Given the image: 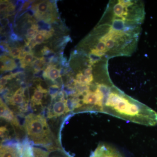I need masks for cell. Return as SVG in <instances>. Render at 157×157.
<instances>
[{
  "label": "cell",
  "mask_w": 157,
  "mask_h": 157,
  "mask_svg": "<svg viewBox=\"0 0 157 157\" xmlns=\"http://www.w3.org/2000/svg\"><path fill=\"white\" fill-rule=\"evenodd\" d=\"M92 71V67L90 65L88 68L84 70L83 72H84V74L85 76L89 77V78H90V77L94 76L93 75Z\"/></svg>",
  "instance_id": "ffe728a7"
},
{
  "label": "cell",
  "mask_w": 157,
  "mask_h": 157,
  "mask_svg": "<svg viewBox=\"0 0 157 157\" xmlns=\"http://www.w3.org/2000/svg\"><path fill=\"white\" fill-rule=\"evenodd\" d=\"M118 3L121 4L125 9H127L128 7H130L133 4L131 1H124V0L118 1Z\"/></svg>",
  "instance_id": "7402d4cb"
},
{
  "label": "cell",
  "mask_w": 157,
  "mask_h": 157,
  "mask_svg": "<svg viewBox=\"0 0 157 157\" xmlns=\"http://www.w3.org/2000/svg\"><path fill=\"white\" fill-rule=\"evenodd\" d=\"M10 3L11 2L8 1H1V4H0V9H1V12L7 11L10 6Z\"/></svg>",
  "instance_id": "ac0fdd59"
},
{
  "label": "cell",
  "mask_w": 157,
  "mask_h": 157,
  "mask_svg": "<svg viewBox=\"0 0 157 157\" xmlns=\"http://www.w3.org/2000/svg\"><path fill=\"white\" fill-rule=\"evenodd\" d=\"M103 113L147 126L157 124V113L113 87L104 104Z\"/></svg>",
  "instance_id": "6da1fadb"
},
{
  "label": "cell",
  "mask_w": 157,
  "mask_h": 157,
  "mask_svg": "<svg viewBox=\"0 0 157 157\" xmlns=\"http://www.w3.org/2000/svg\"><path fill=\"white\" fill-rule=\"evenodd\" d=\"M31 2L32 1H27V2H25L24 4L22 5V7L21 8V11L23 10V11L24 10L28 9L30 5V2Z\"/></svg>",
  "instance_id": "484cf974"
},
{
  "label": "cell",
  "mask_w": 157,
  "mask_h": 157,
  "mask_svg": "<svg viewBox=\"0 0 157 157\" xmlns=\"http://www.w3.org/2000/svg\"><path fill=\"white\" fill-rule=\"evenodd\" d=\"M48 92L47 90L42 87L41 84L37 85L36 88L34 90L33 94L31 98V106L34 107L42 105L43 98Z\"/></svg>",
  "instance_id": "8992f818"
},
{
  "label": "cell",
  "mask_w": 157,
  "mask_h": 157,
  "mask_svg": "<svg viewBox=\"0 0 157 157\" xmlns=\"http://www.w3.org/2000/svg\"><path fill=\"white\" fill-rule=\"evenodd\" d=\"M14 78V75L12 74L10 75H6L3 76L1 78V82H0V86H1V90H3L6 84L8 83V81L9 79H11V78Z\"/></svg>",
  "instance_id": "5bb4252c"
},
{
  "label": "cell",
  "mask_w": 157,
  "mask_h": 157,
  "mask_svg": "<svg viewBox=\"0 0 157 157\" xmlns=\"http://www.w3.org/2000/svg\"><path fill=\"white\" fill-rule=\"evenodd\" d=\"M52 99L54 100V101L48 109V118L59 117L70 111L68 101L65 99L63 92H60L59 94H58L57 95L52 98Z\"/></svg>",
  "instance_id": "3957f363"
},
{
  "label": "cell",
  "mask_w": 157,
  "mask_h": 157,
  "mask_svg": "<svg viewBox=\"0 0 157 157\" xmlns=\"http://www.w3.org/2000/svg\"><path fill=\"white\" fill-rule=\"evenodd\" d=\"M17 67L14 60L5 55L1 56V71L13 70L17 68Z\"/></svg>",
  "instance_id": "9c48e42d"
},
{
  "label": "cell",
  "mask_w": 157,
  "mask_h": 157,
  "mask_svg": "<svg viewBox=\"0 0 157 157\" xmlns=\"http://www.w3.org/2000/svg\"><path fill=\"white\" fill-rule=\"evenodd\" d=\"M42 75L44 78H47L52 82L55 81L57 78H60L61 76L60 70L57 69L55 66L51 64L47 66Z\"/></svg>",
  "instance_id": "ba28073f"
},
{
  "label": "cell",
  "mask_w": 157,
  "mask_h": 157,
  "mask_svg": "<svg viewBox=\"0 0 157 157\" xmlns=\"http://www.w3.org/2000/svg\"><path fill=\"white\" fill-rule=\"evenodd\" d=\"M24 128L35 144L48 145L52 143V135L46 119L41 114L30 113L26 117Z\"/></svg>",
  "instance_id": "7a4b0ae2"
},
{
  "label": "cell",
  "mask_w": 157,
  "mask_h": 157,
  "mask_svg": "<svg viewBox=\"0 0 157 157\" xmlns=\"http://www.w3.org/2000/svg\"><path fill=\"white\" fill-rule=\"evenodd\" d=\"M96 49L99 51L105 53H106L108 50L106 47V43L103 41H100L98 42V44L96 45Z\"/></svg>",
  "instance_id": "e0dca14e"
},
{
  "label": "cell",
  "mask_w": 157,
  "mask_h": 157,
  "mask_svg": "<svg viewBox=\"0 0 157 157\" xmlns=\"http://www.w3.org/2000/svg\"><path fill=\"white\" fill-rule=\"evenodd\" d=\"M127 9H124V8L120 4L118 3L116 4L113 7V12L115 16L121 17L122 19L124 20L126 16L128 15V13L127 11Z\"/></svg>",
  "instance_id": "8fae6325"
},
{
  "label": "cell",
  "mask_w": 157,
  "mask_h": 157,
  "mask_svg": "<svg viewBox=\"0 0 157 157\" xmlns=\"http://www.w3.org/2000/svg\"><path fill=\"white\" fill-rule=\"evenodd\" d=\"M1 117L6 120V121L11 123L15 127H19L20 124L17 118L14 115V113L9 109V107L1 98Z\"/></svg>",
  "instance_id": "5b68a950"
},
{
  "label": "cell",
  "mask_w": 157,
  "mask_h": 157,
  "mask_svg": "<svg viewBox=\"0 0 157 157\" xmlns=\"http://www.w3.org/2000/svg\"><path fill=\"white\" fill-rule=\"evenodd\" d=\"M21 52V48L20 47L19 48H11L9 54L13 58L16 59L18 58L19 57Z\"/></svg>",
  "instance_id": "9a60e30c"
},
{
  "label": "cell",
  "mask_w": 157,
  "mask_h": 157,
  "mask_svg": "<svg viewBox=\"0 0 157 157\" xmlns=\"http://www.w3.org/2000/svg\"><path fill=\"white\" fill-rule=\"evenodd\" d=\"M10 39L13 41H17L21 40V39H20L18 36L14 33H12L11 34V36H10Z\"/></svg>",
  "instance_id": "d4e9b609"
},
{
  "label": "cell",
  "mask_w": 157,
  "mask_h": 157,
  "mask_svg": "<svg viewBox=\"0 0 157 157\" xmlns=\"http://www.w3.org/2000/svg\"><path fill=\"white\" fill-rule=\"evenodd\" d=\"M0 131H1V138H2L3 139H4L3 138L6 137V132H8V130H7V128H6V127L2 126L1 127Z\"/></svg>",
  "instance_id": "cb8c5ba5"
},
{
  "label": "cell",
  "mask_w": 157,
  "mask_h": 157,
  "mask_svg": "<svg viewBox=\"0 0 157 157\" xmlns=\"http://www.w3.org/2000/svg\"><path fill=\"white\" fill-rule=\"evenodd\" d=\"M89 63L90 65L92 66L94 64L96 63L97 62L99 61L101 59V57L96 56L94 55L92 53H90L89 55Z\"/></svg>",
  "instance_id": "d6986e66"
},
{
  "label": "cell",
  "mask_w": 157,
  "mask_h": 157,
  "mask_svg": "<svg viewBox=\"0 0 157 157\" xmlns=\"http://www.w3.org/2000/svg\"><path fill=\"white\" fill-rule=\"evenodd\" d=\"M1 157H19L16 147L1 145Z\"/></svg>",
  "instance_id": "30bf717a"
},
{
  "label": "cell",
  "mask_w": 157,
  "mask_h": 157,
  "mask_svg": "<svg viewBox=\"0 0 157 157\" xmlns=\"http://www.w3.org/2000/svg\"><path fill=\"white\" fill-rule=\"evenodd\" d=\"M91 53L94 55L96 56L100 57L104 56L105 54V52L99 51L96 49V48H93V49H92L91 50Z\"/></svg>",
  "instance_id": "603a6c76"
},
{
  "label": "cell",
  "mask_w": 157,
  "mask_h": 157,
  "mask_svg": "<svg viewBox=\"0 0 157 157\" xmlns=\"http://www.w3.org/2000/svg\"><path fill=\"white\" fill-rule=\"evenodd\" d=\"M35 152V157H47L48 153L40 149L34 148Z\"/></svg>",
  "instance_id": "2e32d148"
},
{
  "label": "cell",
  "mask_w": 157,
  "mask_h": 157,
  "mask_svg": "<svg viewBox=\"0 0 157 157\" xmlns=\"http://www.w3.org/2000/svg\"><path fill=\"white\" fill-rule=\"evenodd\" d=\"M19 157H35L34 147L27 140L16 145Z\"/></svg>",
  "instance_id": "52a82bcc"
},
{
  "label": "cell",
  "mask_w": 157,
  "mask_h": 157,
  "mask_svg": "<svg viewBox=\"0 0 157 157\" xmlns=\"http://www.w3.org/2000/svg\"><path fill=\"white\" fill-rule=\"evenodd\" d=\"M115 40L113 39H109V40L106 41L105 43H106L107 49L108 50V49H111V48H113L115 45Z\"/></svg>",
  "instance_id": "44dd1931"
},
{
  "label": "cell",
  "mask_w": 157,
  "mask_h": 157,
  "mask_svg": "<svg viewBox=\"0 0 157 157\" xmlns=\"http://www.w3.org/2000/svg\"><path fill=\"white\" fill-rule=\"evenodd\" d=\"M39 31L38 26L37 25L35 24H34L30 28L28 29L26 35L27 41H30L33 39Z\"/></svg>",
  "instance_id": "4fadbf2b"
},
{
  "label": "cell",
  "mask_w": 157,
  "mask_h": 157,
  "mask_svg": "<svg viewBox=\"0 0 157 157\" xmlns=\"http://www.w3.org/2000/svg\"><path fill=\"white\" fill-rule=\"evenodd\" d=\"M26 90L20 87L11 97L8 98L9 104L13 107H17L21 111H25L28 108L27 100L25 95Z\"/></svg>",
  "instance_id": "277c9868"
},
{
  "label": "cell",
  "mask_w": 157,
  "mask_h": 157,
  "mask_svg": "<svg viewBox=\"0 0 157 157\" xmlns=\"http://www.w3.org/2000/svg\"><path fill=\"white\" fill-rule=\"evenodd\" d=\"M33 52L26 54L22 59H21V68L24 69L27 66L31 65L34 58Z\"/></svg>",
  "instance_id": "7c38bea8"
}]
</instances>
